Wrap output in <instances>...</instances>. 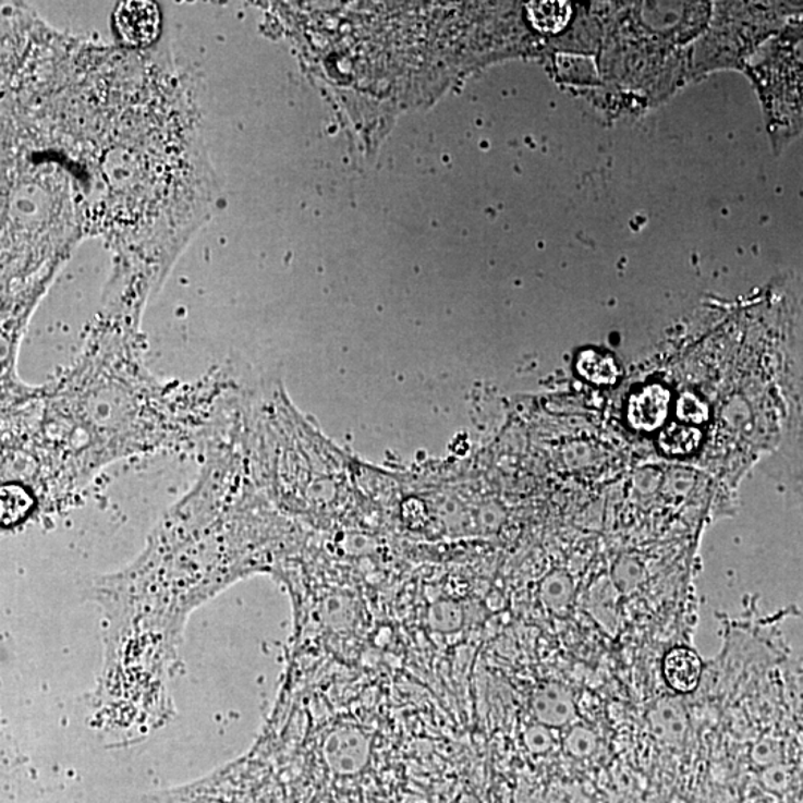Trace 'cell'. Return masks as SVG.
<instances>
[{
	"instance_id": "6da1fadb",
	"label": "cell",
	"mask_w": 803,
	"mask_h": 803,
	"mask_svg": "<svg viewBox=\"0 0 803 803\" xmlns=\"http://www.w3.org/2000/svg\"><path fill=\"white\" fill-rule=\"evenodd\" d=\"M259 497L231 424H222L204 443L193 488L161 518L141 556L94 585L105 628L93 698L101 728L144 737L169 719L187 619L270 561Z\"/></svg>"
},
{
	"instance_id": "7a4b0ae2",
	"label": "cell",
	"mask_w": 803,
	"mask_h": 803,
	"mask_svg": "<svg viewBox=\"0 0 803 803\" xmlns=\"http://www.w3.org/2000/svg\"><path fill=\"white\" fill-rule=\"evenodd\" d=\"M238 386L219 373L162 382L133 337L104 336L22 406L2 413V484L48 507L75 499L109 464L203 448Z\"/></svg>"
},
{
	"instance_id": "3957f363",
	"label": "cell",
	"mask_w": 803,
	"mask_h": 803,
	"mask_svg": "<svg viewBox=\"0 0 803 803\" xmlns=\"http://www.w3.org/2000/svg\"><path fill=\"white\" fill-rule=\"evenodd\" d=\"M321 756L333 772L353 776L368 765L369 737L353 725H338L324 737Z\"/></svg>"
},
{
	"instance_id": "277c9868",
	"label": "cell",
	"mask_w": 803,
	"mask_h": 803,
	"mask_svg": "<svg viewBox=\"0 0 803 803\" xmlns=\"http://www.w3.org/2000/svg\"><path fill=\"white\" fill-rule=\"evenodd\" d=\"M530 708L536 723L548 728L565 727L576 717L572 691L557 682H545L534 689Z\"/></svg>"
},
{
	"instance_id": "5b68a950",
	"label": "cell",
	"mask_w": 803,
	"mask_h": 803,
	"mask_svg": "<svg viewBox=\"0 0 803 803\" xmlns=\"http://www.w3.org/2000/svg\"><path fill=\"white\" fill-rule=\"evenodd\" d=\"M647 723L652 735L662 744L679 745L688 737L689 715L679 698L667 696L656 701L647 713Z\"/></svg>"
},
{
	"instance_id": "8992f818",
	"label": "cell",
	"mask_w": 803,
	"mask_h": 803,
	"mask_svg": "<svg viewBox=\"0 0 803 803\" xmlns=\"http://www.w3.org/2000/svg\"><path fill=\"white\" fill-rule=\"evenodd\" d=\"M703 671V660L699 655L686 646L672 647L664 656V680L676 694L689 695L695 692L699 686Z\"/></svg>"
},
{
	"instance_id": "52a82bcc",
	"label": "cell",
	"mask_w": 803,
	"mask_h": 803,
	"mask_svg": "<svg viewBox=\"0 0 803 803\" xmlns=\"http://www.w3.org/2000/svg\"><path fill=\"white\" fill-rule=\"evenodd\" d=\"M158 10L154 3L129 2L117 12V26L129 42L144 45L158 34Z\"/></svg>"
},
{
	"instance_id": "ba28073f",
	"label": "cell",
	"mask_w": 803,
	"mask_h": 803,
	"mask_svg": "<svg viewBox=\"0 0 803 803\" xmlns=\"http://www.w3.org/2000/svg\"><path fill=\"white\" fill-rule=\"evenodd\" d=\"M317 617L321 625L340 631L350 628L356 619L353 601L344 594H328L317 603Z\"/></svg>"
},
{
	"instance_id": "9c48e42d",
	"label": "cell",
	"mask_w": 803,
	"mask_h": 803,
	"mask_svg": "<svg viewBox=\"0 0 803 803\" xmlns=\"http://www.w3.org/2000/svg\"><path fill=\"white\" fill-rule=\"evenodd\" d=\"M574 586L572 577L562 572L549 574L540 584L542 603L553 613H561L572 605Z\"/></svg>"
},
{
	"instance_id": "30bf717a",
	"label": "cell",
	"mask_w": 803,
	"mask_h": 803,
	"mask_svg": "<svg viewBox=\"0 0 803 803\" xmlns=\"http://www.w3.org/2000/svg\"><path fill=\"white\" fill-rule=\"evenodd\" d=\"M570 5L565 2H533L528 5L530 19L540 32L556 34L569 23Z\"/></svg>"
},
{
	"instance_id": "8fae6325",
	"label": "cell",
	"mask_w": 803,
	"mask_h": 803,
	"mask_svg": "<svg viewBox=\"0 0 803 803\" xmlns=\"http://www.w3.org/2000/svg\"><path fill=\"white\" fill-rule=\"evenodd\" d=\"M427 622L438 633H454L463 626L464 613L459 603L440 600L430 607Z\"/></svg>"
},
{
	"instance_id": "7c38bea8",
	"label": "cell",
	"mask_w": 803,
	"mask_h": 803,
	"mask_svg": "<svg viewBox=\"0 0 803 803\" xmlns=\"http://www.w3.org/2000/svg\"><path fill=\"white\" fill-rule=\"evenodd\" d=\"M565 752L576 759L593 756L598 749V737L586 725H574L564 738Z\"/></svg>"
},
{
	"instance_id": "4fadbf2b",
	"label": "cell",
	"mask_w": 803,
	"mask_h": 803,
	"mask_svg": "<svg viewBox=\"0 0 803 803\" xmlns=\"http://www.w3.org/2000/svg\"><path fill=\"white\" fill-rule=\"evenodd\" d=\"M782 757H784V747L778 738H762L752 750L753 764L761 766L762 769L781 764Z\"/></svg>"
},
{
	"instance_id": "5bb4252c",
	"label": "cell",
	"mask_w": 803,
	"mask_h": 803,
	"mask_svg": "<svg viewBox=\"0 0 803 803\" xmlns=\"http://www.w3.org/2000/svg\"><path fill=\"white\" fill-rule=\"evenodd\" d=\"M524 745L532 754H545L552 750L556 740H553L550 728L544 727V725L536 723L525 729Z\"/></svg>"
},
{
	"instance_id": "9a60e30c",
	"label": "cell",
	"mask_w": 803,
	"mask_h": 803,
	"mask_svg": "<svg viewBox=\"0 0 803 803\" xmlns=\"http://www.w3.org/2000/svg\"><path fill=\"white\" fill-rule=\"evenodd\" d=\"M503 516H500V509L496 507H483L479 512L478 523L480 527L495 532L500 527Z\"/></svg>"
}]
</instances>
